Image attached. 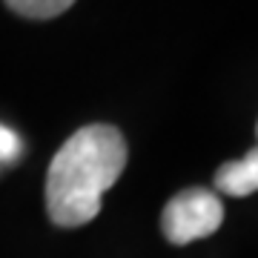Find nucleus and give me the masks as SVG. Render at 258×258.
<instances>
[{"label": "nucleus", "instance_id": "20e7f679", "mask_svg": "<svg viewBox=\"0 0 258 258\" xmlns=\"http://www.w3.org/2000/svg\"><path fill=\"white\" fill-rule=\"evenodd\" d=\"M75 0H6V6L12 12H18L20 18H32V20H49L63 15Z\"/></svg>", "mask_w": 258, "mask_h": 258}, {"label": "nucleus", "instance_id": "423d86ee", "mask_svg": "<svg viewBox=\"0 0 258 258\" xmlns=\"http://www.w3.org/2000/svg\"><path fill=\"white\" fill-rule=\"evenodd\" d=\"M255 135H258V126H255Z\"/></svg>", "mask_w": 258, "mask_h": 258}, {"label": "nucleus", "instance_id": "39448f33", "mask_svg": "<svg viewBox=\"0 0 258 258\" xmlns=\"http://www.w3.org/2000/svg\"><path fill=\"white\" fill-rule=\"evenodd\" d=\"M20 155V138L9 126L0 123V161H15Z\"/></svg>", "mask_w": 258, "mask_h": 258}, {"label": "nucleus", "instance_id": "f03ea898", "mask_svg": "<svg viewBox=\"0 0 258 258\" xmlns=\"http://www.w3.org/2000/svg\"><path fill=\"white\" fill-rule=\"evenodd\" d=\"M224 204L212 189H181L166 201L161 212V230L169 244H189V241L207 238L221 227Z\"/></svg>", "mask_w": 258, "mask_h": 258}, {"label": "nucleus", "instance_id": "f257e3e1", "mask_svg": "<svg viewBox=\"0 0 258 258\" xmlns=\"http://www.w3.org/2000/svg\"><path fill=\"white\" fill-rule=\"evenodd\" d=\"M126 166V141L109 123H89L63 141L46 172V212L57 227H83Z\"/></svg>", "mask_w": 258, "mask_h": 258}, {"label": "nucleus", "instance_id": "7ed1b4c3", "mask_svg": "<svg viewBox=\"0 0 258 258\" xmlns=\"http://www.w3.org/2000/svg\"><path fill=\"white\" fill-rule=\"evenodd\" d=\"M215 189L232 198H244L258 189V147H252L241 161H227L215 172Z\"/></svg>", "mask_w": 258, "mask_h": 258}]
</instances>
